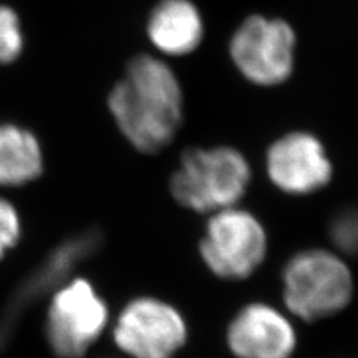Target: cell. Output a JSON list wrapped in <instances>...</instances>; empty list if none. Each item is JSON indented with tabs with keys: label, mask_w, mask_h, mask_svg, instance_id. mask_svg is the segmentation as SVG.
<instances>
[{
	"label": "cell",
	"mask_w": 358,
	"mask_h": 358,
	"mask_svg": "<svg viewBox=\"0 0 358 358\" xmlns=\"http://www.w3.org/2000/svg\"><path fill=\"white\" fill-rule=\"evenodd\" d=\"M109 109L127 141L142 152H159L172 142L182 121V92L166 63L138 55L112 88Z\"/></svg>",
	"instance_id": "cell-1"
},
{
	"label": "cell",
	"mask_w": 358,
	"mask_h": 358,
	"mask_svg": "<svg viewBox=\"0 0 358 358\" xmlns=\"http://www.w3.org/2000/svg\"><path fill=\"white\" fill-rule=\"evenodd\" d=\"M250 181V164L238 150H189L171 179V193L188 209L218 212L236 206Z\"/></svg>",
	"instance_id": "cell-2"
},
{
	"label": "cell",
	"mask_w": 358,
	"mask_h": 358,
	"mask_svg": "<svg viewBox=\"0 0 358 358\" xmlns=\"http://www.w3.org/2000/svg\"><path fill=\"white\" fill-rule=\"evenodd\" d=\"M352 289L348 266L326 250L303 251L285 266V305L305 321L326 318L342 310L351 301Z\"/></svg>",
	"instance_id": "cell-3"
},
{
	"label": "cell",
	"mask_w": 358,
	"mask_h": 358,
	"mask_svg": "<svg viewBox=\"0 0 358 358\" xmlns=\"http://www.w3.org/2000/svg\"><path fill=\"white\" fill-rule=\"evenodd\" d=\"M296 35L288 22L262 15L246 18L230 41V55L246 80L263 87L288 80L294 64Z\"/></svg>",
	"instance_id": "cell-4"
},
{
	"label": "cell",
	"mask_w": 358,
	"mask_h": 358,
	"mask_svg": "<svg viewBox=\"0 0 358 358\" xmlns=\"http://www.w3.org/2000/svg\"><path fill=\"white\" fill-rule=\"evenodd\" d=\"M266 233L252 214L236 206L218 210L208 222L200 254L224 279L248 278L266 255Z\"/></svg>",
	"instance_id": "cell-5"
},
{
	"label": "cell",
	"mask_w": 358,
	"mask_h": 358,
	"mask_svg": "<svg viewBox=\"0 0 358 358\" xmlns=\"http://www.w3.org/2000/svg\"><path fill=\"white\" fill-rule=\"evenodd\" d=\"M108 309L93 287L76 279L54 296L48 312V341L60 358H80L103 331Z\"/></svg>",
	"instance_id": "cell-6"
},
{
	"label": "cell",
	"mask_w": 358,
	"mask_h": 358,
	"mask_svg": "<svg viewBox=\"0 0 358 358\" xmlns=\"http://www.w3.org/2000/svg\"><path fill=\"white\" fill-rule=\"evenodd\" d=\"M114 338L120 348L134 358H171L184 345L187 329L169 305L138 299L122 310Z\"/></svg>",
	"instance_id": "cell-7"
},
{
	"label": "cell",
	"mask_w": 358,
	"mask_h": 358,
	"mask_svg": "<svg viewBox=\"0 0 358 358\" xmlns=\"http://www.w3.org/2000/svg\"><path fill=\"white\" fill-rule=\"evenodd\" d=\"M271 181L288 194L303 196L326 187L331 179V163L322 143L309 133L294 131L273 142L267 151Z\"/></svg>",
	"instance_id": "cell-8"
},
{
	"label": "cell",
	"mask_w": 358,
	"mask_h": 358,
	"mask_svg": "<svg viewBox=\"0 0 358 358\" xmlns=\"http://www.w3.org/2000/svg\"><path fill=\"white\" fill-rule=\"evenodd\" d=\"M229 345L239 358H289L296 333L276 309L254 303L243 308L229 327Z\"/></svg>",
	"instance_id": "cell-9"
},
{
	"label": "cell",
	"mask_w": 358,
	"mask_h": 358,
	"mask_svg": "<svg viewBox=\"0 0 358 358\" xmlns=\"http://www.w3.org/2000/svg\"><path fill=\"white\" fill-rule=\"evenodd\" d=\"M148 36L162 52L185 55L203 39V20L188 0H162L150 15Z\"/></svg>",
	"instance_id": "cell-10"
},
{
	"label": "cell",
	"mask_w": 358,
	"mask_h": 358,
	"mask_svg": "<svg viewBox=\"0 0 358 358\" xmlns=\"http://www.w3.org/2000/svg\"><path fill=\"white\" fill-rule=\"evenodd\" d=\"M42 169L38 139L21 127L0 126V185H24L35 181Z\"/></svg>",
	"instance_id": "cell-11"
},
{
	"label": "cell",
	"mask_w": 358,
	"mask_h": 358,
	"mask_svg": "<svg viewBox=\"0 0 358 358\" xmlns=\"http://www.w3.org/2000/svg\"><path fill=\"white\" fill-rule=\"evenodd\" d=\"M22 51V33L13 9L0 6V64L14 62Z\"/></svg>",
	"instance_id": "cell-12"
},
{
	"label": "cell",
	"mask_w": 358,
	"mask_h": 358,
	"mask_svg": "<svg viewBox=\"0 0 358 358\" xmlns=\"http://www.w3.org/2000/svg\"><path fill=\"white\" fill-rule=\"evenodd\" d=\"M331 239L343 252L358 255V209L346 210L334 218Z\"/></svg>",
	"instance_id": "cell-13"
},
{
	"label": "cell",
	"mask_w": 358,
	"mask_h": 358,
	"mask_svg": "<svg viewBox=\"0 0 358 358\" xmlns=\"http://www.w3.org/2000/svg\"><path fill=\"white\" fill-rule=\"evenodd\" d=\"M20 239V218L9 201L0 199V257Z\"/></svg>",
	"instance_id": "cell-14"
}]
</instances>
